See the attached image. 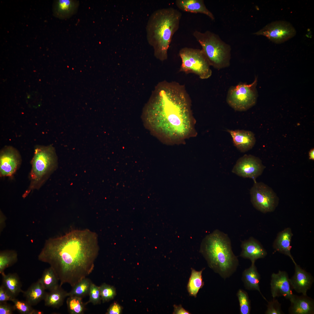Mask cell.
<instances>
[{
  "label": "cell",
  "instance_id": "11",
  "mask_svg": "<svg viewBox=\"0 0 314 314\" xmlns=\"http://www.w3.org/2000/svg\"><path fill=\"white\" fill-rule=\"evenodd\" d=\"M265 168L259 158L245 154L238 160L232 172L239 176L251 179L254 182L262 174Z\"/></svg>",
  "mask_w": 314,
  "mask_h": 314
},
{
  "label": "cell",
  "instance_id": "5",
  "mask_svg": "<svg viewBox=\"0 0 314 314\" xmlns=\"http://www.w3.org/2000/svg\"><path fill=\"white\" fill-rule=\"evenodd\" d=\"M31 164L30 183L23 195L24 198L33 190H39L56 169L57 157L54 147L52 145L35 146Z\"/></svg>",
  "mask_w": 314,
  "mask_h": 314
},
{
  "label": "cell",
  "instance_id": "24",
  "mask_svg": "<svg viewBox=\"0 0 314 314\" xmlns=\"http://www.w3.org/2000/svg\"><path fill=\"white\" fill-rule=\"evenodd\" d=\"M2 283L4 287L15 297L20 292H23L19 278L15 273H9L2 275Z\"/></svg>",
  "mask_w": 314,
  "mask_h": 314
},
{
  "label": "cell",
  "instance_id": "33",
  "mask_svg": "<svg viewBox=\"0 0 314 314\" xmlns=\"http://www.w3.org/2000/svg\"><path fill=\"white\" fill-rule=\"evenodd\" d=\"M89 298L88 301L85 303L87 305L92 303L94 305L100 304L101 300L99 287L92 283L89 293Z\"/></svg>",
  "mask_w": 314,
  "mask_h": 314
},
{
  "label": "cell",
  "instance_id": "29",
  "mask_svg": "<svg viewBox=\"0 0 314 314\" xmlns=\"http://www.w3.org/2000/svg\"><path fill=\"white\" fill-rule=\"evenodd\" d=\"M81 297L76 296H69L67 299L66 304L68 311L70 314H83L85 310V303Z\"/></svg>",
  "mask_w": 314,
  "mask_h": 314
},
{
  "label": "cell",
  "instance_id": "32",
  "mask_svg": "<svg viewBox=\"0 0 314 314\" xmlns=\"http://www.w3.org/2000/svg\"><path fill=\"white\" fill-rule=\"evenodd\" d=\"M15 310L22 314H34L35 309L26 301L20 300L15 298L12 301Z\"/></svg>",
  "mask_w": 314,
  "mask_h": 314
},
{
  "label": "cell",
  "instance_id": "3",
  "mask_svg": "<svg viewBox=\"0 0 314 314\" xmlns=\"http://www.w3.org/2000/svg\"><path fill=\"white\" fill-rule=\"evenodd\" d=\"M181 13L173 7L158 9L150 16L146 26L149 44L155 56L160 61L167 59L168 51L172 37L178 30Z\"/></svg>",
  "mask_w": 314,
  "mask_h": 314
},
{
  "label": "cell",
  "instance_id": "21",
  "mask_svg": "<svg viewBox=\"0 0 314 314\" xmlns=\"http://www.w3.org/2000/svg\"><path fill=\"white\" fill-rule=\"evenodd\" d=\"M260 276L258 272L255 263H251V266L245 269L242 272V280L245 288L249 290L258 291L263 298L266 299L263 296L260 289L259 283Z\"/></svg>",
  "mask_w": 314,
  "mask_h": 314
},
{
  "label": "cell",
  "instance_id": "19",
  "mask_svg": "<svg viewBox=\"0 0 314 314\" xmlns=\"http://www.w3.org/2000/svg\"><path fill=\"white\" fill-rule=\"evenodd\" d=\"M293 234L291 229L287 228L277 234L273 244V247L276 251L289 257L293 263L295 262L290 253L291 241Z\"/></svg>",
  "mask_w": 314,
  "mask_h": 314
},
{
  "label": "cell",
  "instance_id": "17",
  "mask_svg": "<svg viewBox=\"0 0 314 314\" xmlns=\"http://www.w3.org/2000/svg\"><path fill=\"white\" fill-rule=\"evenodd\" d=\"M289 313L291 314H313L314 313L313 300L307 295H294L290 300Z\"/></svg>",
  "mask_w": 314,
  "mask_h": 314
},
{
  "label": "cell",
  "instance_id": "2",
  "mask_svg": "<svg viewBox=\"0 0 314 314\" xmlns=\"http://www.w3.org/2000/svg\"><path fill=\"white\" fill-rule=\"evenodd\" d=\"M191 100L185 86L176 81L158 83L152 92L148 113L160 120L165 136L170 140L187 137L192 128Z\"/></svg>",
  "mask_w": 314,
  "mask_h": 314
},
{
  "label": "cell",
  "instance_id": "6",
  "mask_svg": "<svg viewBox=\"0 0 314 314\" xmlns=\"http://www.w3.org/2000/svg\"><path fill=\"white\" fill-rule=\"evenodd\" d=\"M193 35L202 47L210 66L220 69L229 66L231 58L230 45L219 36L207 31L204 32L195 31Z\"/></svg>",
  "mask_w": 314,
  "mask_h": 314
},
{
  "label": "cell",
  "instance_id": "30",
  "mask_svg": "<svg viewBox=\"0 0 314 314\" xmlns=\"http://www.w3.org/2000/svg\"><path fill=\"white\" fill-rule=\"evenodd\" d=\"M239 301L240 314H249L251 310V304L247 293L240 289L237 293Z\"/></svg>",
  "mask_w": 314,
  "mask_h": 314
},
{
  "label": "cell",
  "instance_id": "14",
  "mask_svg": "<svg viewBox=\"0 0 314 314\" xmlns=\"http://www.w3.org/2000/svg\"><path fill=\"white\" fill-rule=\"evenodd\" d=\"M294 275L290 279V285L292 289L297 292L307 295V290L311 287L314 280L311 274L301 268L295 262Z\"/></svg>",
  "mask_w": 314,
  "mask_h": 314
},
{
  "label": "cell",
  "instance_id": "15",
  "mask_svg": "<svg viewBox=\"0 0 314 314\" xmlns=\"http://www.w3.org/2000/svg\"><path fill=\"white\" fill-rule=\"evenodd\" d=\"M242 249L240 256L250 260L251 263L264 258L267 252L261 243L254 238L251 237L248 239L242 241L241 245Z\"/></svg>",
  "mask_w": 314,
  "mask_h": 314
},
{
  "label": "cell",
  "instance_id": "28",
  "mask_svg": "<svg viewBox=\"0 0 314 314\" xmlns=\"http://www.w3.org/2000/svg\"><path fill=\"white\" fill-rule=\"evenodd\" d=\"M92 283L87 277L83 279L72 287L71 290L68 292V297L76 296L83 298L89 295Z\"/></svg>",
  "mask_w": 314,
  "mask_h": 314
},
{
  "label": "cell",
  "instance_id": "22",
  "mask_svg": "<svg viewBox=\"0 0 314 314\" xmlns=\"http://www.w3.org/2000/svg\"><path fill=\"white\" fill-rule=\"evenodd\" d=\"M68 297V292L59 286L53 290L47 292L45 298V306L58 308L62 306L65 298Z\"/></svg>",
  "mask_w": 314,
  "mask_h": 314
},
{
  "label": "cell",
  "instance_id": "20",
  "mask_svg": "<svg viewBox=\"0 0 314 314\" xmlns=\"http://www.w3.org/2000/svg\"><path fill=\"white\" fill-rule=\"evenodd\" d=\"M78 5V1H56L53 6V14L55 16L61 19L69 17L76 13Z\"/></svg>",
  "mask_w": 314,
  "mask_h": 314
},
{
  "label": "cell",
  "instance_id": "4",
  "mask_svg": "<svg viewBox=\"0 0 314 314\" xmlns=\"http://www.w3.org/2000/svg\"><path fill=\"white\" fill-rule=\"evenodd\" d=\"M200 252L208 266L224 279L231 276L238 267L239 261L232 251L229 238L219 230H215L204 238Z\"/></svg>",
  "mask_w": 314,
  "mask_h": 314
},
{
  "label": "cell",
  "instance_id": "25",
  "mask_svg": "<svg viewBox=\"0 0 314 314\" xmlns=\"http://www.w3.org/2000/svg\"><path fill=\"white\" fill-rule=\"evenodd\" d=\"M204 269L197 271L192 268L191 274L187 285V290L190 295L196 297L199 289L204 286L202 273Z\"/></svg>",
  "mask_w": 314,
  "mask_h": 314
},
{
  "label": "cell",
  "instance_id": "35",
  "mask_svg": "<svg viewBox=\"0 0 314 314\" xmlns=\"http://www.w3.org/2000/svg\"><path fill=\"white\" fill-rule=\"evenodd\" d=\"M15 297L3 285L0 286V303L12 301Z\"/></svg>",
  "mask_w": 314,
  "mask_h": 314
},
{
  "label": "cell",
  "instance_id": "16",
  "mask_svg": "<svg viewBox=\"0 0 314 314\" xmlns=\"http://www.w3.org/2000/svg\"><path fill=\"white\" fill-rule=\"evenodd\" d=\"M231 136L234 146L241 152L251 149L256 142L254 133L251 131L243 130H227Z\"/></svg>",
  "mask_w": 314,
  "mask_h": 314
},
{
  "label": "cell",
  "instance_id": "36",
  "mask_svg": "<svg viewBox=\"0 0 314 314\" xmlns=\"http://www.w3.org/2000/svg\"><path fill=\"white\" fill-rule=\"evenodd\" d=\"M15 310L14 306L7 302L0 303V314H12Z\"/></svg>",
  "mask_w": 314,
  "mask_h": 314
},
{
  "label": "cell",
  "instance_id": "7",
  "mask_svg": "<svg viewBox=\"0 0 314 314\" xmlns=\"http://www.w3.org/2000/svg\"><path fill=\"white\" fill-rule=\"evenodd\" d=\"M179 55L181 60L180 72L194 74L202 79L211 76L210 65L202 49L184 47L180 50Z\"/></svg>",
  "mask_w": 314,
  "mask_h": 314
},
{
  "label": "cell",
  "instance_id": "27",
  "mask_svg": "<svg viewBox=\"0 0 314 314\" xmlns=\"http://www.w3.org/2000/svg\"><path fill=\"white\" fill-rule=\"evenodd\" d=\"M17 261V254L13 250L1 251L0 253V273L4 274V270L11 266Z\"/></svg>",
  "mask_w": 314,
  "mask_h": 314
},
{
  "label": "cell",
  "instance_id": "23",
  "mask_svg": "<svg viewBox=\"0 0 314 314\" xmlns=\"http://www.w3.org/2000/svg\"><path fill=\"white\" fill-rule=\"evenodd\" d=\"M45 290L38 280L32 284L25 291L23 292L26 301L32 306L37 305L44 300L47 292Z\"/></svg>",
  "mask_w": 314,
  "mask_h": 314
},
{
  "label": "cell",
  "instance_id": "13",
  "mask_svg": "<svg viewBox=\"0 0 314 314\" xmlns=\"http://www.w3.org/2000/svg\"><path fill=\"white\" fill-rule=\"evenodd\" d=\"M270 286L273 298L283 296L290 300L294 295L290 279L285 271H279L277 273H273L271 276Z\"/></svg>",
  "mask_w": 314,
  "mask_h": 314
},
{
  "label": "cell",
  "instance_id": "18",
  "mask_svg": "<svg viewBox=\"0 0 314 314\" xmlns=\"http://www.w3.org/2000/svg\"><path fill=\"white\" fill-rule=\"evenodd\" d=\"M175 3L176 6L183 11L204 14L212 20H215L213 15L206 8L203 0H176Z\"/></svg>",
  "mask_w": 314,
  "mask_h": 314
},
{
  "label": "cell",
  "instance_id": "8",
  "mask_svg": "<svg viewBox=\"0 0 314 314\" xmlns=\"http://www.w3.org/2000/svg\"><path fill=\"white\" fill-rule=\"evenodd\" d=\"M257 79L250 84L240 83L231 87L226 97L227 103L235 110L243 111L248 110L255 104L257 97L256 86Z\"/></svg>",
  "mask_w": 314,
  "mask_h": 314
},
{
  "label": "cell",
  "instance_id": "37",
  "mask_svg": "<svg viewBox=\"0 0 314 314\" xmlns=\"http://www.w3.org/2000/svg\"><path fill=\"white\" fill-rule=\"evenodd\" d=\"M122 311L121 306L117 302H115L111 305L106 314H119L121 313Z\"/></svg>",
  "mask_w": 314,
  "mask_h": 314
},
{
  "label": "cell",
  "instance_id": "12",
  "mask_svg": "<svg viewBox=\"0 0 314 314\" xmlns=\"http://www.w3.org/2000/svg\"><path fill=\"white\" fill-rule=\"evenodd\" d=\"M21 158L19 151L14 147L6 146L0 153V176H12L19 167Z\"/></svg>",
  "mask_w": 314,
  "mask_h": 314
},
{
  "label": "cell",
  "instance_id": "38",
  "mask_svg": "<svg viewBox=\"0 0 314 314\" xmlns=\"http://www.w3.org/2000/svg\"><path fill=\"white\" fill-rule=\"evenodd\" d=\"M174 311L173 314H189L188 311L184 309L181 305H174Z\"/></svg>",
  "mask_w": 314,
  "mask_h": 314
},
{
  "label": "cell",
  "instance_id": "10",
  "mask_svg": "<svg viewBox=\"0 0 314 314\" xmlns=\"http://www.w3.org/2000/svg\"><path fill=\"white\" fill-rule=\"evenodd\" d=\"M296 33L295 29L290 23L278 20L269 23L253 34L265 36L272 42L280 44L293 38Z\"/></svg>",
  "mask_w": 314,
  "mask_h": 314
},
{
  "label": "cell",
  "instance_id": "39",
  "mask_svg": "<svg viewBox=\"0 0 314 314\" xmlns=\"http://www.w3.org/2000/svg\"><path fill=\"white\" fill-rule=\"evenodd\" d=\"M309 159L310 160H314V149L313 148L311 149L309 151Z\"/></svg>",
  "mask_w": 314,
  "mask_h": 314
},
{
  "label": "cell",
  "instance_id": "34",
  "mask_svg": "<svg viewBox=\"0 0 314 314\" xmlns=\"http://www.w3.org/2000/svg\"><path fill=\"white\" fill-rule=\"evenodd\" d=\"M268 302L266 314H281L283 313L281 308V304L275 298Z\"/></svg>",
  "mask_w": 314,
  "mask_h": 314
},
{
  "label": "cell",
  "instance_id": "31",
  "mask_svg": "<svg viewBox=\"0 0 314 314\" xmlns=\"http://www.w3.org/2000/svg\"><path fill=\"white\" fill-rule=\"evenodd\" d=\"M101 300L103 303L113 299L116 295V290L113 286L104 283L99 286Z\"/></svg>",
  "mask_w": 314,
  "mask_h": 314
},
{
  "label": "cell",
  "instance_id": "1",
  "mask_svg": "<svg viewBox=\"0 0 314 314\" xmlns=\"http://www.w3.org/2000/svg\"><path fill=\"white\" fill-rule=\"evenodd\" d=\"M99 249L95 233L74 230L47 240L38 259L50 265L60 285L67 283L72 287L92 272Z\"/></svg>",
  "mask_w": 314,
  "mask_h": 314
},
{
  "label": "cell",
  "instance_id": "26",
  "mask_svg": "<svg viewBox=\"0 0 314 314\" xmlns=\"http://www.w3.org/2000/svg\"><path fill=\"white\" fill-rule=\"evenodd\" d=\"M38 281L44 289L51 291L58 287L59 281L53 270L51 267L45 270Z\"/></svg>",
  "mask_w": 314,
  "mask_h": 314
},
{
  "label": "cell",
  "instance_id": "9",
  "mask_svg": "<svg viewBox=\"0 0 314 314\" xmlns=\"http://www.w3.org/2000/svg\"><path fill=\"white\" fill-rule=\"evenodd\" d=\"M250 190L251 201L257 210L264 213L273 211L279 198L273 190L262 182L254 181Z\"/></svg>",
  "mask_w": 314,
  "mask_h": 314
}]
</instances>
